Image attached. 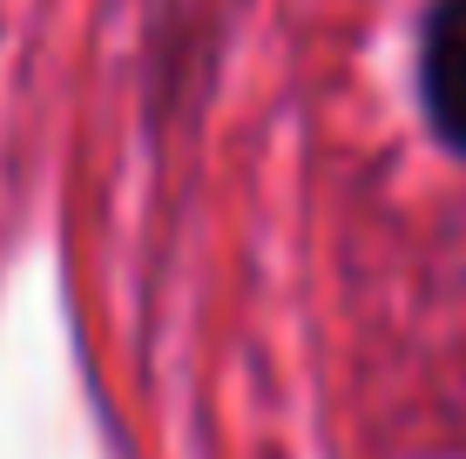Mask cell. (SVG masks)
<instances>
[{
  "mask_svg": "<svg viewBox=\"0 0 466 459\" xmlns=\"http://www.w3.org/2000/svg\"><path fill=\"white\" fill-rule=\"evenodd\" d=\"M426 115L466 155V0H440L426 21Z\"/></svg>",
  "mask_w": 466,
  "mask_h": 459,
  "instance_id": "cell-1",
  "label": "cell"
}]
</instances>
